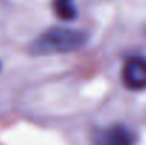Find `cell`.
<instances>
[{
    "instance_id": "cell-1",
    "label": "cell",
    "mask_w": 146,
    "mask_h": 145,
    "mask_svg": "<svg viewBox=\"0 0 146 145\" xmlns=\"http://www.w3.org/2000/svg\"><path fill=\"white\" fill-rule=\"evenodd\" d=\"M88 34L82 30L67 27H51L41 33L30 46V53L34 55L65 54L72 53L85 46Z\"/></svg>"
},
{
    "instance_id": "cell-2",
    "label": "cell",
    "mask_w": 146,
    "mask_h": 145,
    "mask_svg": "<svg viewBox=\"0 0 146 145\" xmlns=\"http://www.w3.org/2000/svg\"><path fill=\"white\" fill-rule=\"evenodd\" d=\"M122 83L129 90L146 88V57L133 55L129 57L122 68Z\"/></svg>"
},
{
    "instance_id": "cell-3",
    "label": "cell",
    "mask_w": 146,
    "mask_h": 145,
    "mask_svg": "<svg viewBox=\"0 0 146 145\" xmlns=\"http://www.w3.org/2000/svg\"><path fill=\"white\" fill-rule=\"evenodd\" d=\"M92 141L94 145H133L135 134L123 124H113L97 131Z\"/></svg>"
},
{
    "instance_id": "cell-4",
    "label": "cell",
    "mask_w": 146,
    "mask_h": 145,
    "mask_svg": "<svg viewBox=\"0 0 146 145\" xmlns=\"http://www.w3.org/2000/svg\"><path fill=\"white\" fill-rule=\"evenodd\" d=\"M55 14L62 20H72L77 16L72 0H54Z\"/></svg>"
}]
</instances>
